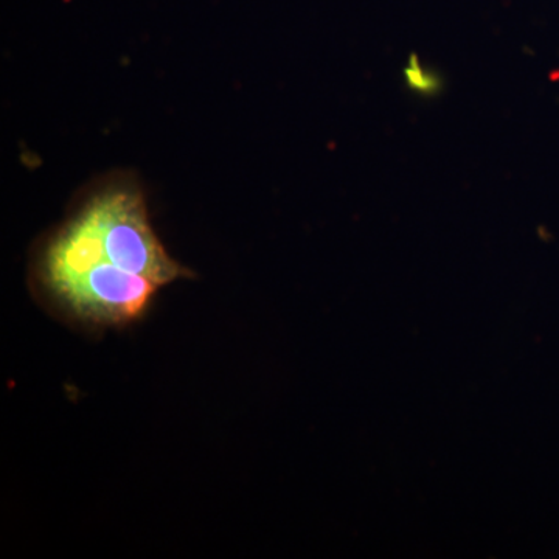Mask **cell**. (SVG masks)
Wrapping results in <instances>:
<instances>
[{"mask_svg":"<svg viewBox=\"0 0 559 559\" xmlns=\"http://www.w3.org/2000/svg\"><path fill=\"white\" fill-rule=\"evenodd\" d=\"M35 280L61 316L100 330L143 318L159 285L116 266L83 205L44 242Z\"/></svg>","mask_w":559,"mask_h":559,"instance_id":"1","label":"cell"},{"mask_svg":"<svg viewBox=\"0 0 559 559\" xmlns=\"http://www.w3.org/2000/svg\"><path fill=\"white\" fill-rule=\"evenodd\" d=\"M404 75H406L407 84L417 92H426V94H430L433 90H437V81L432 79V75L429 73H425V70L419 66V61L417 57H412L409 64H407L406 70H404Z\"/></svg>","mask_w":559,"mask_h":559,"instance_id":"2","label":"cell"}]
</instances>
